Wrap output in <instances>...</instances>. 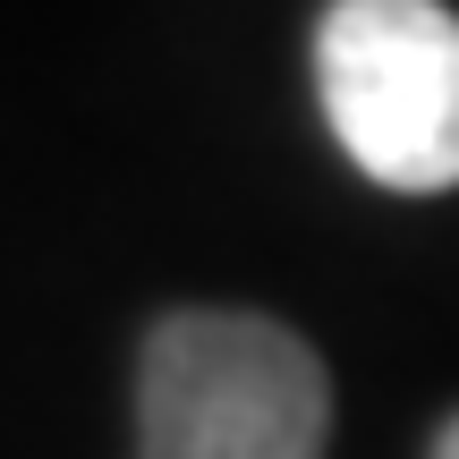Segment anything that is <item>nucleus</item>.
Instances as JSON below:
<instances>
[{
    "instance_id": "nucleus-1",
    "label": "nucleus",
    "mask_w": 459,
    "mask_h": 459,
    "mask_svg": "<svg viewBox=\"0 0 459 459\" xmlns=\"http://www.w3.org/2000/svg\"><path fill=\"white\" fill-rule=\"evenodd\" d=\"M332 375L290 324L179 307L136 349V459H324Z\"/></svg>"
},
{
    "instance_id": "nucleus-2",
    "label": "nucleus",
    "mask_w": 459,
    "mask_h": 459,
    "mask_svg": "<svg viewBox=\"0 0 459 459\" xmlns=\"http://www.w3.org/2000/svg\"><path fill=\"white\" fill-rule=\"evenodd\" d=\"M315 102L341 153L392 196L459 187V9L332 0L315 17Z\"/></svg>"
},
{
    "instance_id": "nucleus-3",
    "label": "nucleus",
    "mask_w": 459,
    "mask_h": 459,
    "mask_svg": "<svg viewBox=\"0 0 459 459\" xmlns=\"http://www.w3.org/2000/svg\"><path fill=\"white\" fill-rule=\"evenodd\" d=\"M426 459H459V409L443 417V426H434V451H426Z\"/></svg>"
}]
</instances>
